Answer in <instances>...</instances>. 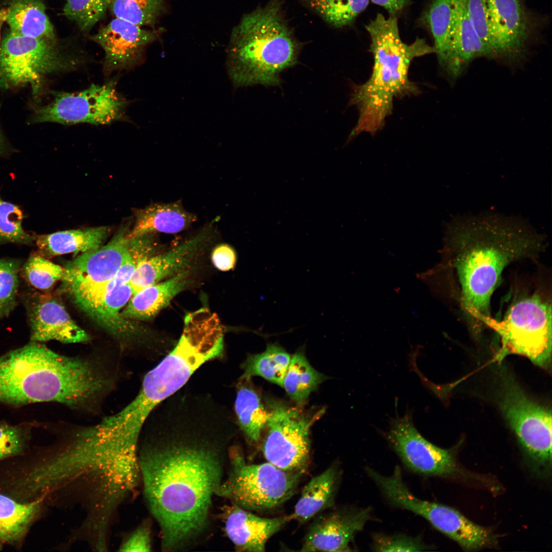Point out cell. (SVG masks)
I'll return each mask as SVG.
<instances>
[{"mask_svg": "<svg viewBox=\"0 0 552 552\" xmlns=\"http://www.w3.org/2000/svg\"><path fill=\"white\" fill-rule=\"evenodd\" d=\"M21 265L17 259H0V320L16 306Z\"/></svg>", "mask_w": 552, "mask_h": 552, "instance_id": "cell-38", "label": "cell"}, {"mask_svg": "<svg viewBox=\"0 0 552 552\" xmlns=\"http://www.w3.org/2000/svg\"><path fill=\"white\" fill-rule=\"evenodd\" d=\"M44 498L19 502L0 493V543H13L26 534L41 509Z\"/></svg>", "mask_w": 552, "mask_h": 552, "instance_id": "cell-28", "label": "cell"}, {"mask_svg": "<svg viewBox=\"0 0 552 552\" xmlns=\"http://www.w3.org/2000/svg\"><path fill=\"white\" fill-rule=\"evenodd\" d=\"M7 150L5 140L0 130V156L4 154Z\"/></svg>", "mask_w": 552, "mask_h": 552, "instance_id": "cell-46", "label": "cell"}, {"mask_svg": "<svg viewBox=\"0 0 552 552\" xmlns=\"http://www.w3.org/2000/svg\"><path fill=\"white\" fill-rule=\"evenodd\" d=\"M127 234L123 228L106 245L83 252L67 264L62 281L72 295L96 288L114 277L131 256Z\"/></svg>", "mask_w": 552, "mask_h": 552, "instance_id": "cell-14", "label": "cell"}, {"mask_svg": "<svg viewBox=\"0 0 552 552\" xmlns=\"http://www.w3.org/2000/svg\"><path fill=\"white\" fill-rule=\"evenodd\" d=\"M266 403L268 416L262 445L265 458L283 470L305 473L310 459V429L323 409L307 413L273 398Z\"/></svg>", "mask_w": 552, "mask_h": 552, "instance_id": "cell-9", "label": "cell"}, {"mask_svg": "<svg viewBox=\"0 0 552 552\" xmlns=\"http://www.w3.org/2000/svg\"><path fill=\"white\" fill-rule=\"evenodd\" d=\"M373 539V548L375 551H418L430 549V546L426 545L419 537L375 534Z\"/></svg>", "mask_w": 552, "mask_h": 552, "instance_id": "cell-40", "label": "cell"}, {"mask_svg": "<svg viewBox=\"0 0 552 552\" xmlns=\"http://www.w3.org/2000/svg\"><path fill=\"white\" fill-rule=\"evenodd\" d=\"M339 467L333 465L312 477L303 488L291 520L304 523L333 507L339 484Z\"/></svg>", "mask_w": 552, "mask_h": 552, "instance_id": "cell-24", "label": "cell"}, {"mask_svg": "<svg viewBox=\"0 0 552 552\" xmlns=\"http://www.w3.org/2000/svg\"><path fill=\"white\" fill-rule=\"evenodd\" d=\"M202 243V238H197L142 261L136 267L129 282L132 295L145 287L186 270L198 254Z\"/></svg>", "mask_w": 552, "mask_h": 552, "instance_id": "cell-21", "label": "cell"}, {"mask_svg": "<svg viewBox=\"0 0 552 552\" xmlns=\"http://www.w3.org/2000/svg\"><path fill=\"white\" fill-rule=\"evenodd\" d=\"M72 62L57 41L9 30L0 45V88L27 85L35 94L47 75L66 70Z\"/></svg>", "mask_w": 552, "mask_h": 552, "instance_id": "cell-10", "label": "cell"}, {"mask_svg": "<svg viewBox=\"0 0 552 552\" xmlns=\"http://www.w3.org/2000/svg\"><path fill=\"white\" fill-rule=\"evenodd\" d=\"M500 341L497 358L511 354L525 356L534 364L547 367L551 353V303L539 294L516 300L500 321L492 319Z\"/></svg>", "mask_w": 552, "mask_h": 552, "instance_id": "cell-8", "label": "cell"}, {"mask_svg": "<svg viewBox=\"0 0 552 552\" xmlns=\"http://www.w3.org/2000/svg\"><path fill=\"white\" fill-rule=\"evenodd\" d=\"M291 356L277 343L267 344L264 351L248 356L241 367L240 379L259 376L283 387Z\"/></svg>", "mask_w": 552, "mask_h": 552, "instance_id": "cell-30", "label": "cell"}, {"mask_svg": "<svg viewBox=\"0 0 552 552\" xmlns=\"http://www.w3.org/2000/svg\"><path fill=\"white\" fill-rule=\"evenodd\" d=\"M6 22L14 33L57 41L53 26L40 0H16L8 8Z\"/></svg>", "mask_w": 552, "mask_h": 552, "instance_id": "cell-27", "label": "cell"}, {"mask_svg": "<svg viewBox=\"0 0 552 552\" xmlns=\"http://www.w3.org/2000/svg\"><path fill=\"white\" fill-rule=\"evenodd\" d=\"M8 13V8H3L0 10V45H1V30L2 26L6 21Z\"/></svg>", "mask_w": 552, "mask_h": 552, "instance_id": "cell-45", "label": "cell"}, {"mask_svg": "<svg viewBox=\"0 0 552 552\" xmlns=\"http://www.w3.org/2000/svg\"><path fill=\"white\" fill-rule=\"evenodd\" d=\"M141 481L139 452L116 446L79 429L22 481L40 496L72 487L86 489L87 517L109 523L116 510Z\"/></svg>", "mask_w": 552, "mask_h": 552, "instance_id": "cell-3", "label": "cell"}, {"mask_svg": "<svg viewBox=\"0 0 552 552\" xmlns=\"http://www.w3.org/2000/svg\"><path fill=\"white\" fill-rule=\"evenodd\" d=\"M22 300L31 329V341L55 340L67 343L89 339L55 296L31 291L24 294Z\"/></svg>", "mask_w": 552, "mask_h": 552, "instance_id": "cell-16", "label": "cell"}, {"mask_svg": "<svg viewBox=\"0 0 552 552\" xmlns=\"http://www.w3.org/2000/svg\"><path fill=\"white\" fill-rule=\"evenodd\" d=\"M167 0H112L109 9L115 17L141 27H153L163 13Z\"/></svg>", "mask_w": 552, "mask_h": 552, "instance_id": "cell-33", "label": "cell"}, {"mask_svg": "<svg viewBox=\"0 0 552 552\" xmlns=\"http://www.w3.org/2000/svg\"><path fill=\"white\" fill-rule=\"evenodd\" d=\"M156 37L155 31L115 17L90 38L103 50L105 69L110 72L134 65Z\"/></svg>", "mask_w": 552, "mask_h": 552, "instance_id": "cell-17", "label": "cell"}, {"mask_svg": "<svg viewBox=\"0 0 552 552\" xmlns=\"http://www.w3.org/2000/svg\"><path fill=\"white\" fill-rule=\"evenodd\" d=\"M24 218L17 205L4 201L0 197V245L7 243L33 244L35 237L24 229Z\"/></svg>", "mask_w": 552, "mask_h": 552, "instance_id": "cell-37", "label": "cell"}, {"mask_svg": "<svg viewBox=\"0 0 552 552\" xmlns=\"http://www.w3.org/2000/svg\"><path fill=\"white\" fill-rule=\"evenodd\" d=\"M132 295L129 283L119 285L97 295L75 303L91 318L118 337L131 336L136 328L122 317L120 311Z\"/></svg>", "mask_w": 552, "mask_h": 552, "instance_id": "cell-22", "label": "cell"}, {"mask_svg": "<svg viewBox=\"0 0 552 552\" xmlns=\"http://www.w3.org/2000/svg\"><path fill=\"white\" fill-rule=\"evenodd\" d=\"M189 272L186 270L140 290L132 295L121 312V316L129 320L150 319L185 289L189 283Z\"/></svg>", "mask_w": 552, "mask_h": 552, "instance_id": "cell-23", "label": "cell"}, {"mask_svg": "<svg viewBox=\"0 0 552 552\" xmlns=\"http://www.w3.org/2000/svg\"><path fill=\"white\" fill-rule=\"evenodd\" d=\"M20 274L30 286L45 292L64 279L66 269L36 253L30 255L21 266Z\"/></svg>", "mask_w": 552, "mask_h": 552, "instance_id": "cell-34", "label": "cell"}, {"mask_svg": "<svg viewBox=\"0 0 552 552\" xmlns=\"http://www.w3.org/2000/svg\"><path fill=\"white\" fill-rule=\"evenodd\" d=\"M467 5L469 17L476 33L490 51L492 58L499 59L486 0H467Z\"/></svg>", "mask_w": 552, "mask_h": 552, "instance_id": "cell-39", "label": "cell"}, {"mask_svg": "<svg viewBox=\"0 0 552 552\" xmlns=\"http://www.w3.org/2000/svg\"><path fill=\"white\" fill-rule=\"evenodd\" d=\"M151 548L150 531L146 525H142L136 529L124 541L120 547L119 551H150Z\"/></svg>", "mask_w": 552, "mask_h": 552, "instance_id": "cell-42", "label": "cell"}, {"mask_svg": "<svg viewBox=\"0 0 552 552\" xmlns=\"http://www.w3.org/2000/svg\"><path fill=\"white\" fill-rule=\"evenodd\" d=\"M436 55L441 66L453 80L461 76L475 58H493L473 27L468 13L467 0L459 1L445 45Z\"/></svg>", "mask_w": 552, "mask_h": 552, "instance_id": "cell-19", "label": "cell"}, {"mask_svg": "<svg viewBox=\"0 0 552 552\" xmlns=\"http://www.w3.org/2000/svg\"><path fill=\"white\" fill-rule=\"evenodd\" d=\"M365 28L371 39L374 64L370 78L355 87L349 102L358 111L349 140L362 133H375L392 114L396 98L417 93V87L408 78L410 64L417 57L435 53L434 47L423 38L418 37L410 44L404 42L396 16L386 18L378 13Z\"/></svg>", "mask_w": 552, "mask_h": 552, "instance_id": "cell-5", "label": "cell"}, {"mask_svg": "<svg viewBox=\"0 0 552 552\" xmlns=\"http://www.w3.org/2000/svg\"><path fill=\"white\" fill-rule=\"evenodd\" d=\"M235 402L237 423L247 440L256 443L261 439L265 427L268 412L257 392L241 379Z\"/></svg>", "mask_w": 552, "mask_h": 552, "instance_id": "cell-29", "label": "cell"}, {"mask_svg": "<svg viewBox=\"0 0 552 552\" xmlns=\"http://www.w3.org/2000/svg\"><path fill=\"white\" fill-rule=\"evenodd\" d=\"M99 375L92 359L60 355L32 341L0 356V402H56L83 409L95 397Z\"/></svg>", "mask_w": 552, "mask_h": 552, "instance_id": "cell-4", "label": "cell"}, {"mask_svg": "<svg viewBox=\"0 0 552 552\" xmlns=\"http://www.w3.org/2000/svg\"><path fill=\"white\" fill-rule=\"evenodd\" d=\"M371 509L345 507L322 513L309 527L303 551H350V543L372 518Z\"/></svg>", "mask_w": 552, "mask_h": 552, "instance_id": "cell-15", "label": "cell"}, {"mask_svg": "<svg viewBox=\"0 0 552 552\" xmlns=\"http://www.w3.org/2000/svg\"><path fill=\"white\" fill-rule=\"evenodd\" d=\"M460 0H432L423 15L434 40L438 55L442 50Z\"/></svg>", "mask_w": 552, "mask_h": 552, "instance_id": "cell-35", "label": "cell"}, {"mask_svg": "<svg viewBox=\"0 0 552 552\" xmlns=\"http://www.w3.org/2000/svg\"><path fill=\"white\" fill-rule=\"evenodd\" d=\"M327 24L336 28L351 24L367 7L370 0H298Z\"/></svg>", "mask_w": 552, "mask_h": 552, "instance_id": "cell-32", "label": "cell"}, {"mask_svg": "<svg viewBox=\"0 0 552 552\" xmlns=\"http://www.w3.org/2000/svg\"><path fill=\"white\" fill-rule=\"evenodd\" d=\"M326 379L310 365L302 351H297L291 358L283 387L291 400L302 404Z\"/></svg>", "mask_w": 552, "mask_h": 552, "instance_id": "cell-31", "label": "cell"}, {"mask_svg": "<svg viewBox=\"0 0 552 552\" xmlns=\"http://www.w3.org/2000/svg\"><path fill=\"white\" fill-rule=\"evenodd\" d=\"M384 8L389 16H396L408 5L410 0H370Z\"/></svg>", "mask_w": 552, "mask_h": 552, "instance_id": "cell-44", "label": "cell"}, {"mask_svg": "<svg viewBox=\"0 0 552 552\" xmlns=\"http://www.w3.org/2000/svg\"><path fill=\"white\" fill-rule=\"evenodd\" d=\"M213 265L221 271H228L236 265L237 255L235 250L229 245L221 244L213 249L212 254Z\"/></svg>", "mask_w": 552, "mask_h": 552, "instance_id": "cell-43", "label": "cell"}, {"mask_svg": "<svg viewBox=\"0 0 552 552\" xmlns=\"http://www.w3.org/2000/svg\"><path fill=\"white\" fill-rule=\"evenodd\" d=\"M112 0H66L63 12L84 33L89 32L105 16Z\"/></svg>", "mask_w": 552, "mask_h": 552, "instance_id": "cell-36", "label": "cell"}, {"mask_svg": "<svg viewBox=\"0 0 552 552\" xmlns=\"http://www.w3.org/2000/svg\"><path fill=\"white\" fill-rule=\"evenodd\" d=\"M501 408L535 472L547 474L551 466V411L531 401L511 380L502 392Z\"/></svg>", "mask_w": 552, "mask_h": 552, "instance_id": "cell-11", "label": "cell"}, {"mask_svg": "<svg viewBox=\"0 0 552 552\" xmlns=\"http://www.w3.org/2000/svg\"><path fill=\"white\" fill-rule=\"evenodd\" d=\"M302 44L282 11V0L245 14L233 30L227 68L235 86L278 85L280 74L297 62Z\"/></svg>", "mask_w": 552, "mask_h": 552, "instance_id": "cell-6", "label": "cell"}, {"mask_svg": "<svg viewBox=\"0 0 552 552\" xmlns=\"http://www.w3.org/2000/svg\"><path fill=\"white\" fill-rule=\"evenodd\" d=\"M228 474L215 491L245 510L263 511L282 505L295 493L304 472L286 471L266 462L249 464L235 447L228 450Z\"/></svg>", "mask_w": 552, "mask_h": 552, "instance_id": "cell-7", "label": "cell"}, {"mask_svg": "<svg viewBox=\"0 0 552 552\" xmlns=\"http://www.w3.org/2000/svg\"><path fill=\"white\" fill-rule=\"evenodd\" d=\"M385 437L403 464L415 472L443 476L457 471L453 451L424 438L415 427L409 412L392 419Z\"/></svg>", "mask_w": 552, "mask_h": 552, "instance_id": "cell-13", "label": "cell"}, {"mask_svg": "<svg viewBox=\"0 0 552 552\" xmlns=\"http://www.w3.org/2000/svg\"><path fill=\"white\" fill-rule=\"evenodd\" d=\"M499 59L516 62L524 55L531 34L523 0H486Z\"/></svg>", "mask_w": 552, "mask_h": 552, "instance_id": "cell-18", "label": "cell"}, {"mask_svg": "<svg viewBox=\"0 0 552 552\" xmlns=\"http://www.w3.org/2000/svg\"><path fill=\"white\" fill-rule=\"evenodd\" d=\"M195 217L179 202L155 203L137 210L132 229L127 234L133 238L155 233L175 234L187 229Z\"/></svg>", "mask_w": 552, "mask_h": 552, "instance_id": "cell-25", "label": "cell"}, {"mask_svg": "<svg viewBox=\"0 0 552 552\" xmlns=\"http://www.w3.org/2000/svg\"><path fill=\"white\" fill-rule=\"evenodd\" d=\"M544 246V237L515 217L485 213L450 222L445 259L460 307L475 332L490 326L491 296L504 268L513 262L535 258Z\"/></svg>", "mask_w": 552, "mask_h": 552, "instance_id": "cell-2", "label": "cell"}, {"mask_svg": "<svg viewBox=\"0 0 552 552\" xmlns=\"http://www.w3.org/2000/svg\"><path fill=\"white\" fill-rule=\"evenodd\" d=\"M110 231L108 226H99L38 235L35 240L37 254L48 259L95 249L102 246Z\"/></svg>", "mask_w": 552, "mask_h": 552, "instance_id": "cell-26", "label": "cell"}, {"mask_svg": "<svg viewBox=\"0 0 552 552\" xmlns=\"http://www.w3.org/2000/svg\"><path fill=\"white\" fill-rule=\"evenodd\" d=\"M222 511L225 534L240 551H264L268 540L291 520L290 515L262 517L233 503Z\"/></svg>", "mask_w": 552, "mask_h": 552, "instance_id": "cell-20", "label": "cell"}, {"mask_svg": "<svg viewBox=\"0 0 552 552\" xmlns=\"http://www.w3.org/2000/svg\"><path fill=\"white\" fill-rule=\"evenodd\" d=\"M176 397L164 401L139 451L144 495L167 550L204 530L234 433L229 413L210 397Z\"/></svg>", "mask_w": 552, "mask_h": 552, "instance_id": "cell-1", "label": "cell"}, {"mask_svg": "<svg viewBox=\"0 0 552 552\" xmlns=\"http://www.w3.org/2000/svg\"><path fill=\"white\" fill-rule=\"evenodd\" d=\"M127 104L114 81L93 84L78 92L56 93L52 101L35 110L32 122L107 125L124 119Z\"/></svg>", "mask_w": 552, "mask_h": 552, "instance_id": "cell-12", "label": "cell"}, {"mask_svg": "<svg viewBox=\"0 0 552 552\" xmlns=\"http://www.w3.org/2000/svg\"><path fill=\"white\" fill-rule=\"evenodd\" d=\"M26 439L25 429L21 427L0 424V460L20 453Z\"/></svg>", "mask_w": 552, "mask_h": 552, "instance_id": "cell-41", "label": "cell"}]
</instances>
